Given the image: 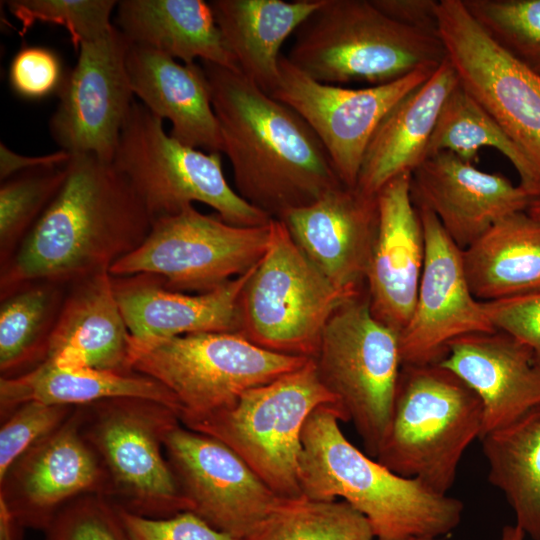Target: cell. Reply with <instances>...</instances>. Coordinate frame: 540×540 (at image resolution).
<instances>
[{
  "instance_id": "obj_33",
  "label": "cell",
  "mask_w": 540,
  "mask_h": 540,
  "mask_svg": "<svg viewBox=\"0 0 540 540\" xmlns=\"http://www.w3.org/2000/svg\"><path fill=\"white\" fill-rule=\"evenodd\" d=\"M483 147H492L502 153L516 169L519 186L532 200L540 198V184L530 162L458 81L442 105L426 158L449 151L474 164Z\"/></svg>"
},
{
  "instance_id": "obj_47",
  "label": "cell",
  "mask_w": 540,
  "mask_h": 540,
  "mask_svg": "<svg viewBox=\"0 0 540 540\" xmlns=\"http://www.w3.org/2000/svg\"><path fill=\"white\" fill-rule=\"evenodd\" d=\"M526 212L534 219L540 221V198L532 200Z\"/></svg>"
},
{
  "instance_id": "obj_5",
  "label": "cell",
  "mask_w": 540,
  "mask_h": 540,
  "mask_svg": "<svg viewBox=\"0 0 540 540\" xmlns=\"http://www.w3.org/2000/svg\"><path fill=\"white\" fill-rule=\"evenodd\" d=\"M482 421L479 397L453 372L439 363L403 364L376 460L447 495Z\"/></svg>"
},
{
  "instance_id": "obj_39",
  "label": "cell",
  "mask_w": 540,
  "mask_h": 540,
  "mask_svg": "<svg viewBox=\"0 0 540 540\" xmlns=\"http://www.w3.org/2000/svg\"><path fill=\"white\" fill-rule=\"evenodd\" d=\"M76 406L28 401L1 420L0 478L28 449L57 430Z\"/></svg>"
},
{
  "instance_id": "obj_25",
  "label": "cell",
  "mask_w": 540,
  "mask_h": 540,
  "mask_svg": "<svg viewBox=\"0 0 540 540\" xmlns=\"http://www.w3.org/2000/svg\"><path fill=\"white\" fill-rule=\"evenodd\" d=\"M130 339L111 275L101 272L69 284L46 360L131 373Z\"/></svg>"
},
{
  "instance_id": "obj_46",
  "label": "cell",
  "mask_w": 540,
  "mask_h": 540,
  "mask_svg": "<svg viewBox=\"0 0 540 540\" xmlns=\"http://www.w3.org/2000/svg\"><path fill=\"white\" fill-rule=\"evenodd\" d=\"M524 531L515 525H505L501 529L499 540H525Z\"/></svg>"
},
{
  "instance_id": "obj_28",
  "label": "cell",
  "mask_w": 540,
  "mask_h": 540,
  "mask_svg": "<svg viewBox=\"0 0 540 540\" xmlns=\"http://www.w3.org/2000/svg\"><path fill=\"white\" fill-rule=\"evenodd\" d=\"M324 1L213 0L209 3L240 71L269 93L279 78L284 41Z\"/></svg>"
},
{
  "instance_id": "obj_30",
  "label": "cell",
  "mask_w": 540,
  "mask_h": 540,
  "mask_svg": "<svg viewBox=\"0 0 540 540\" xmlns=\"http://www.w3.org/2000/svg\"><path fill=\"white\" fill-rule=\"evenodd\" d=\"M115 397H138L160 402L173 409V395L159 382L137 372L117 373L91 367H68L46 360L31 371L13 378H0V419L22 403L81 406Z\"/></svg>"
},
{
  "instance_id": "obj_24",
  "label": "cell",
  "mask_w": 540,
  "mask_h": 540,
  "mask_svg": "<svg viewBox=\"0 0 540 540\" xmlns=\"http://www.w3.org/2000/svg\"><path fill=\"white\" fill-rule=\"evenodd\" d=\"M127 71L135 97L171 123L170 135L206 152L223 153V141L202 65L179 63L157 50L132 44Z\"/></svg>"
},
{
  "instance_id": "obj_23",
  "label": "cell",
  "mask_w": 540,
  "mask_h": 540,
  "mask_svg": "<svg viewBox=\"0 0 540 540\" xmlns=\"http://www.w3.org/2000/svg\"><path fill=\"white\" fill-rule=\"evenodd\" d=\"M253 268L204 293L170 290L161 277L149 273L111 278L131 337L151 341L193 333L237 332L239 298Z\"/></svg>"
},
{
  "instance_id": "obj_31",
  "label": "cell",
  "mask_w": 540,
  "mask_h": 540,
  "mask_svg": "<svg viewBox=\"0 0 540 540\" xmlns=\"http://www.w3.org/2000/svg\"><path fill=\"white\" fill-rule=\"evenodd\" d=\"M479 440L489 482L504 494L516 525L540 540V404Z\"/></svg>"
},
{
  "instance_id": "obj_26",
  "label": "cell",
  "mask_w": 540,
  "mask_h": 540,
  "mask_svg": "<svg viewBox=\"0 0 540 540\" xmlns=\"http://www.w3.org/2000/svg\"><path fill=\"white\" fill-rule=\"evenodd\" d=\"M458 84L446 58L421 85L398 101L375 129L363 155L356 187L367 195L412 173L426 158L442 105Z\"/></svg>"
},
{
  "instance_id": "obj_11",
  "label": "cell",
  "mask_w": 540,
  "mask_h": 540,
  "mask_svg": "<svg viewBox=\"0 0 540 540\" xmlns=\"http://www.w3.org/2000/svg\"><path fill=\"white\" fill-rule=\"evenodd\" d=\"M312 361L344 422L353 424L364 452L376 459L402 359L399 333L373 316L365 290L331 315Z\"/></svg>"
},
{
  "instance_id": "obj_32",
  "label": "cell",
  "mask_w": 540,
  "mask_h": 540,
  "mask_svg": "<svg viewBox=\"0 0 540 540\" xmlns=\"http://www.w3.org/2000/svg\"><path fill=\"white\" fill-rule=\"evenodd\" d=\"M69 285L38 281L0 298V378L43 363Z\"/></svg>"
},
{
  "instance_id": "obj_6",
  "label": "cell",
  "mask_w": 540,
  "mask_h": 540,
  "mask_svg": "<svg viewBox=\"0 0 540 540\" xmlns=\"http://www.w3.org/2000/svg\"><path fill=\"white\" fill-rule=\"evenodd\" d=\"M309 358L263 349L238 332L130 339V367L175 398L182 425L232 406L247 390L303 366Z\"/></svg>"
},
{
  "instance_id": "obj_42",
  "label": "cell",
  "mask_w": 540,
  "mask_h": 540,
  "mask_svg": "<svg viewBox=\"0 0 540 540\" xmlns=\"http://www.w3.org/2000/svg\"><path fill=\"white\" fill-rule=\"evenodd\" d=\"M483 306L493 327L526 345L540 367V292L483 302Z\"/></svg>"
},
{
  "instance_id": "obj_21",
  "label": "cell",
  "mask_w": 540,
  "mask_h": 540,
  "mask_svg": "<svg viewBox=\"0 0 540 540\" xmlns=\"http://www.w3.org/2000/svg\"><path fill=\"white\" fill-rule=\"evenodd\" d=\"M306 258L340 289L365 290L378 224L376 195L341 184L280 218Z\"/></svg>"
},
{
  "instance_id": "obj_9",
  "label": "cell",
  "mask_w": 540,
  "mask_h": 540,
  "mask_svg": "<svg viewBox=\"0 0 540 540\" xmlns=\"http://www.w3.org/2000/svg\"><path fill=\"white\" fill-rule=\"evenodd\" d=\"M79 407L81 431L107 472L114 505L154 519L190 511L164 451L167 433L181 423L173 409L138 397Z\"/></svg>"
},
{
  "instance_id": "obj_45",
  "label": "cell",
  "mask_w": 540,
  "mask_h": 540,
  "mask_svg": "<svg viewBox=\"0 0 540 540\" xmlns=\"http://www.w3.org/2000/svg\"><path fill=\"white\" fill-rule=\"evenodd\" d=\"M24 529L0 499V540H22Z\"/></svg>"
},
{
  "instance_id": "obj_37",
  "label": "cell",
  "mask_w": 540,
  "mask_h": 540,
  "mask_svg": "<svg viewBox=\"0 0 540 540\" xmlns=\"http://www.w3.org/2000/svg\"><path fill=\"white\" fill-rule=\"evenodd\" d=\"M10 13L20 21L22 34L35 23L64 27L76 53L80 45L107 34L114 25L115 0H12L6 1Z\"/></svg>"
},
{
  "instance_id": "obj_35",
  "label": "cell",
  "mask_w": 540,
  "mask_h": 540,
  "mask_svg": "<svg viewBox=\"0 0 540 540\" xmlns=\"http://www.w3.org/2000/svg\"><path fill=\"white\" fill-rule=\"evenodd\" d=\"M67 163L23 171L1 182L0 268L11 260L60 190Z\"/></svg>"
},
{
  "instance_id": "obj_40",
  "label": "cell",
  "mask_w": 540,
  "mask_h": 540,
  "mask_svg": "<svg viewBox=\"0 0 540 540\" xmlns=\"http://www.w3.org/2000/svg\"><path fill=\"white\" fill-rule=\"evenodd\" d=\"M63 79L57 54L38 46L19 50L9 69L11 88L26 99H41L58 91Z\"/></svg>"
},
{
  "instance_id": "obj_20",
  "label": "cell",
  "mask_w": 540,
  "mask_h": 540,
  "mask_svg": "<svg viewBox=\"0 0 540 540\" xmlns=\"http://www.w3.org/2000/svg\"><path fill=\"white\" fill-rule=\"evenodd\" d=\"M410 180L411 173L401 174L376 194L378 224L365 275L371 313L399 334L412 316L425 258L423 225Z\"/></svg>"
},
{
  "instance_id": "obj_7",
  "label": "cell",
  "mask_w": 540,
  "mask_h": 540,
  "mask_svg": "<svg viewBox=\"0 0 540 540\" xmlns=\"http://www.w3.org/2000/svg\"><path fill=\"white\" fill-rule=\"evenodd\" d=\"M127 178L152 221L200 202L226 222L243 227L272 219L228 184L221 153L185 145L163 127V120L140 101L132 104L112 161Z\"/></svg>"
},
{
  "instance_id": "obj_8",
  "label": "cell",
  "mask_w": 540,
  "mask_h": 540,
  "mask_svg": "<svg viewBox=\"0 0 540 540\" xmlns=\"http://www.w3.org/2000/svg\"><path fill=\"white\" fill-rule=\"evenodd\" d=\"M363 291L334 286L272 218L267 250L239 298L237 332L263 349L312 359L331 315Z\"/></svg>"
},
{
  "instance_id": "obj_34",
  "label": "cell",
  "mask_w": 540,
  "mask_h": 540,
  "mask_svg": "<svg viewBox=\"0 0 540 540\" xmlns=\"http://www.w3.org/2000/svg\"><path fill=\"white\" fill-rule=\"evenodd\" d=\"M370 523L344 500L280 498L242 540H373Z\"/></svg>"
},
{
  "instance_id": "obj_15",
  "label": "cell",
  "mask_w": 540,
  "mask_h": 540,
  "mask_svg": "<svg viewBox=\"0 0 540 540\" xmlns=\"http://www.w3.org/2000/svg\"><path fill=\"white\" fill-rule=\"evenodd\" d=\"M129 47L130 41L115 25L104 36L80 45L49 121L60 150L113 161L135 101L126 64Z\"/></svg>"
},
{
  "instance_id": "obj_19",
  "label": "cell",
  "mask_w": 540,
  "mask_h": 540,
  "mask_svg": "<svg viewBox=\"0 0 540 540\" xmlns=\"http://www.w3.org/2000/svg\"><path fill=\"white\" fill-rule=\"evenodd\" d=\"M410 192L415 206L431 211L461 250L532 201L507 177L477 169L449 151L428 156L412 171Z\"/></svg>"
},
{
  "instance_id": "obj_2",
  "label": "cell",
  "mask_w": 540,
  "mask_h": 540,
  "mask_svg": "<svg viewBox=\"0 0 540 540\" xmlns=\"http://www.w3.org/2000/svg\"><path fill=\"white\" fill-rule=\"evenodd\" d=\"M238 194L269 217L343 184L309 124L241 71L202 62Z\"/></svg>"
},
{
  "instance_id": "obj_16",
  "label": "cell",
  "mask_w": 540,
  "mask_h": 540,
  "mask_svg": "<svg viewBox=\"0 0 540 540\" xmlns=\"http://www.w3.org/2000/svg\"><path fill=\"white\" fill-rule=\"evenodd\" d=\"M164 451L190 512L238 540L281 498L231 448L181 423L167 433Z\"/></svg>"
},
{
  "instance_id": "obj_18",
  "label": "cell",
  "mask_w": 540,
  "mask_h": 540,
  "mask_svg": "<svg viewBox=\"0 0 540 540\" xmlns=\"http://www.w3.org/2000/svg\"><path fill=\"white\" fill-rule=\"evenodd\" d=\"M418 210L425 258L412 316L399 334L402 365L438 363L454 339L496 330L471 292L462 250L431 211Z\"/></svg>"
},
{
  "instance_id": "obj_44",
  "label": "cell",
  "mask_w": 540,
  "mask_h": 540,
  "mask_svg": "<svg viewBox=\"0 0 540 540\" xmlns=\"http://www.w3.org/2000/svg\"><path fill=\"white\" fill-rule=\"evenodd\" d=\"M71 154L58 150L42 156H24L17 154L2 142L0 143V179L1 182L23 171L42 167L63 165L69 161Z\"/></svg>"
},
{
  "instance_id": "obj_14",
  "label": "cell",
  "mask_w": 540,
  "mask_h": 540,
  "mask_svg": "<svg viewBox=\"0 0 540 540\" xmlns=\"http://www.w3.org/2000/svg\"><path fill=\"white\" fill-rule=\"evenodd\" d=\"M436 68L422 67L390 83L352 89L316 81L282 54L278 81L268 94L309 124L341 182L356 187L363 155L383 117Z\"/></svg>"
},
{
  "instance_id": "obj_22",
  "label": "cell",
  "mask_w": 540,
  "mask_h": 540,
  "mask_svg": "<svg viewBox=\"0 0 540 540\" xmlns=\"http://www.w3.org/2000/svg\"><path fill=\"white\" fill-rule=\"evenodd\" d=\"M438 363L479 397L483 407L480 438L540 404V367L530 349L504 331L456 338Z\"/></svg>"
},
{
  "instance_id": "obj_17",
  "label": "cell",
  "mask_w": 540,
  "mask_h": 540,
  "mask_svg": "<svg viewBox=\"0 0 540 540\" xmlns=\"http://www.w3.org/2000/svg\"><path fill=\"white\" fill-rule=\"evenodd\" d=\"M85 494L109 497L107 472L81 431L80 407L22 454L0 478V499L23 528L44 531L57 512Z\"/></svg>"
},
{
  "instance_id": "obj_48",
  "label": "cell",
  "mask_w": 540,
  "mask_h": 540,
  "mask_svg": "<svg viewBox=\"0 0 540 540\" xmlns=\"http://www.w3.org/2000/svg\"><path fill=\"white\" fill-rule=\"evenodd\" d=\"M411 540H437V539H433V538H414V539H411Z\"/></svg>"
},
{
  "instance_id": "obj_41",
  "label": "cell",
  "mask_w": 540,
  "mask_h": 540,
  "mask_svg": "<svg viewBox=\"0 0 540 540\" xmlns=\"http://www.w3.org/2000/svg\"><path fill=\"white\" fill-rule=\"evenodd\" d=\"M117 508L130 540H238L212 528L190 511L154 519Z\"/></svg>"
},
{
  "instance_id": "obj_10",
  "label": "cell",
  "mask_w": 540,
  "mask_h": 540,
  "mask_svg": "<svg viewBox=\"0 0 540 540\" xmlns=\"http://www.w3.org/2000/svg\"><path fill=\"white\" fill-rule=\"evenodd\" d=\"M322 405L337 406L309 359L300 368L245 391L229 408L185 427L221 441L278 497L293 498L302 495L303 428Z\"/></svg>"
},
{
  "instance_id": "obj_13",
  "label": "cell",
  "mask_w": 540,
  "mask_h": 540,
  "mask_svg": "<svg viewBox=\"0 0 540 540\" xmlns=\"http://www.w3.org/2000/svg\"><path fill=\"white\" fill-rule=\"evenodd\" d=\"M437 12L459 84L525 155L540 184V76L493 42L462 0H440Z\"/></svg>"
},
{
  "instance_id": "obj_12",
  "label": "cell",
  "mask_w": 540,
  "mask_h": 540,
  "mask_svg": "<svg viewBox=\"0 0 540 540\" xmlns=\"http://www.w3.org/2000/svg\"><path fill=\"white\" fill-rule=\"evenodd\" d=\"M269 239L270 222L236 226L190 205L153 220L143 243L118 260L109 274L149 273L161 277L170 290L204 293L253 268L266 252Z\"/></svg>"
},
{
  "instance_id": "obj_3",
  "label": "cell",
  "mask_w": 540,
  "mask_h": 540,
  "mask_svg": "<svg viewBox=\"0 0 540 540\" xmlns=\"http://www.w3.org/2000/svg\"><path fill=\"white\" fill-rule=\"evenodd\" d=\"M335 405L316 408L305 422L299 460L302 495L341 497L371 525L377 540L443 537L460 524L463 502L398 475L354 446L340 428Z\"/></svg>"
},
{
  "instance_id": "obj_43",
  "label": "cell",
  "mask_w": 540,
  "mask_h": 540,
  "mask_svg": "<svg viewBox=\"0 0 540 540\" xmlns=\"http://www.w3.org/2000/svg\"><path fill=\"white\" fill-rule=\"evenodd\" d=\"M394 21L417 30L439 35L438 2L435 0H371Z\"/></svg>"
},
{
  "instance_id": "obj_4",
  "label": "cell",
  "mask_w": 540,
  "mask_h": 540,
  "mask_svg": "<svg viewBox=\"0 0 540 540\" xmlns=\"http://www.w3.org/2000/svg\"><path fill=\"white\" fill-rule=\"evenodd\" d=\"M294 36L287 59L332 85H382L447 58L439 35L394 21L371 0H325Z\"/></svg>"
},
{
  "instance_id": "obj_29",
  "label": "cell",
  "mask_w": 540,
  "mask_h": 540,
  "mask_svg": "<svg viewBox=\"0 0 540 540\" xmlns=\"http://www.w3.org/2000/svg\"><path fill=\"white\" fill-rule=\"evenodd\" d=\"M462 261L481 302L540 292V221L526 211L505 216L462 250Z\"/></svg>"
},
{
  "instance_id": "obj_36",
  "label": "cell",
  "mask_w": 540,
  "mask_h": 540,
  "mask_svg": "<svg viewBox=\"0 0 540 540\" xmlns=\"http://www.w3.org/2000/svg\"><path fill=\"white\" fill-rule=\"evenodd\" d=\"M505 52L540 76V0H462Z\"/></svg>"
},
{
  "instance_id": "obj_27",
  "label": "cell",
  "mask_w": 540,
  "mask_h": 540,
  "mask_svg": "<svg viewBox=\"0 0 540 540\" xmlns=\"http://www.w3.org/2000/svg\"><path fill=\"white\" fill-rule=\"evenodd\" d=\"M116 27L130 43L185 64L199 59L240 71L210 3L203 0H121Z\"/></svg>"
},
{
  "instance_id": "obj_1",
  "label": "cell",
  "mask_w": 540,
  "mask_h": 540,
  "mask_svg": "<svg viewBox=\"0 0 540 540\" xmlns=\"http://www.w3.org/2000/svg\"><path fill=\"white\" fill-rule=\"evenodd\" d=\"M60 190L0 268V298L38 281L69 285L110 268L146 239L152 218L112 162L71 154Z\"/></svg>"
},
{
  "instance_id": "obj_38",
  "label": "cell",
  "mask_w": 540,
  "mask_h": 540,
  "mask_svg": "<svg viewBox=\"0 0 540 540\" xmlns=\"http://www.w3.org/2000/svg\"><path fill=\"white\" fill-rule=\"evenodd\" d=\"M44 533L45 540H130L117 506L98 494L68 502Z\"/></svg>"
}]
</instances>
